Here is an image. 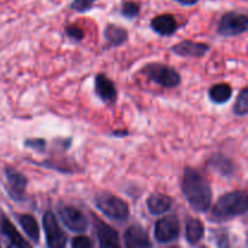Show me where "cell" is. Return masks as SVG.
Instances as JSON below:
<instances>
[{
    "label": "cell",
    "mask_w": 248,
    "mask_h": 248,
    "mask_svg": "<svg viewBox=\"0 0 248 248\" xmlns=\"http://www.w3.org/2000/svg\"><path fill=\"white\" fill-rule=\"evenodd\" d=\"M5 177L7 181V193L14 201H23L28 178L14 167H5Z\"/></svg>",
    "instance_id": "9c48e42d"
},
{
    "label": "cell",
    "mask_w": 248,
    "mask_h": 248,
    "mask_svg": "<svg viewBox=\"0 0 248 248\" xmlns=\"http://www.w3.org/2000/svg\"><path fill=\"white\" fill-rule=\"evenodd\" d=\"M65 36L73 43H81L85 38V31L77 24H69L64 28Z\"/></svg>",
    "instance_id": "d4e9b609"
},
{
    "label": "cell",
    "mask_w": 248,
    "mask_h": 248,
    "mask_svg": "<svg viewBox=\"0 0 248 248\" xmlns=\"http://www.w3.org/2000/svg\"><path fill=\"white\" fill-rule=\"evenodd\" d=\"M120 14L123 15V17H125L127 19L137 18L138 15L140 14V4H137L135 1H124L121 4Z\"/></svg>",
    "instance_id": "cb8c5ba5"
},
{
    "label": "cell",
    "mask_w": 248,
    "mask_h": 248,
    "mask_svg": "<svg viewBox=\"0 0 248 248\" xmlns=\"http://www.w3.org/2000/svg\"><path fill=\"white\" fill-rule=\"evenodd\" d=\"M128 135H130V132H128L127 130H114L113 132H111V136H114V137H119V138L126 137V136Z\"/></svg>",
    "instance_id": "f1b7e54d"
},
{
    "label": "cell",
    "mask_w": 248,
    "mask_h": 248,
    "mask_svg": "<svg viewBox=\"0 0 248 248\" xmlns=\"http://www.w3.org/2000/svg\"><path fill=\"white\" fill-rule=\"evenodd\" d=\"M94 93L106 104H114L118 99L115 84L103 73H99L94 78Z\"/></svg>",
    "instance_id": "7c38bea8"
},
{
    "label": "cell",
    "mask_w": 248,
    "mask_h": 248,
    "mask_svg": "<svg viewBox=\"0 0 248 248\" xmlns=\"http://www.w3.org/2000/svg\"><path fill=\"white\" fill-rule=\"evenodd\" d=\"M205 224L198 218H188L186 222V239L189 245L195 246L205 237Z\"/></svg>",
    "instance_id": "ffe728a7"
},
{
    "label": "cell",
    "mask_w": 248,
    "mask_h": 248,
    "mask_svg": "<svg viewBox=\"0 0 248 248\" xmlns=\"http://www.w3.org/2000/svg\"><path fill=\"white\" fill-rule=\"evenodd\" d=\"M140 73L149 81L155 82L165 89H174V87H178L182 82L181 74L174 68L164 64V63H147L140 69Z\"/></svg>",
    "instance_id": "277c9868"
},
{
    "label": "cell",
    "mask_w": 248,
    "mask_h": 248,
    "mask_svg": "<svg viewBox=\"0 0 248 248\" xmlns=\"http://www.w3.org/2000/svg\"><path fill=\"white\" fill-rule=\"evenodd\" d=\"M232 111L236 116L244 118L248 114V89L244 87L241 92L237 96L236 101H235L234 107H232Z\"/></svg>",
    "instance_id": "7402d4cb"
},
{
    "label": "cell",
    "mask_w": 248,
    "mask_h": 248,
    "mask_svg": "<svg viewBox=\"0 0 248 248\" xmlns=\"http://www.w3.org/2000/svg\"><path fill=\"white\" fill-rule=\"evenodd\" d=\"M0 228H1V232L5 236L7 237L10 242V246L12 247H18V248H29L31 247V245L29 242H27L26 240L22 237V235L19 234L18 230L15 228V225L10 222V219L5 216H2L1 223H0Z\"/></svg>",
    "instance_id": "d6986e66"
},
{
    "label": "cell",
    "mask_w": 248,
    "mask_h": 248,
    "mask_svg": "<svg viewBox=\"0 0 248 248\" xmlns=\"http://www.w3.org/2000/svg\"><path fill=\"white\" fill-rule=\"evenodd\" d=\"M173 206V199L162 193H153L147 199V208L150 215L162 216Z\"/></svg>",
    "instance_id": "2e32d148"
},
{
    "label": "cell",
    "mask_w": 248,
    "mask_h": 248,
    "mask_svg": "<svg viewBox=\"0 0 248 248\" xmlns=\"http://www.w3.org/2000/svg\"><path fill=\"white\" fill-rule=\"evenodd\" d=\"M72 247L73 248H91L93 246V242L91 241V239L84 235H80V236H75L72 240Z\"/></svg>",
    "instance_id": "83f0119b"
},
{
    "label": "cell",
    "mask_w": 248,
    "mask_h": 248,
    "mask_svg": "<svg viewBox=\"0 0 248 248\" xmlns=\"http://www.w3.org/2000/svg\"><path fill=\"white\" fill-rule=\"evenodd\" d=\"M43 225L45 230L46 246L48 248H64L68 244V236L61 228L55 213L47 211L43 216Z\"/></svg>",
    "instance_id": "ba28073f"
},
{
    "label": "cell",
    "mask_w": 248,
    "mask_h": 248,
    "mask_svg": "<svg viewBox=\"0 0 248 248\" xmlns=\"http://www.w3.org/2000/svg\"><path fill=\"white\" fill-rule=\"evenodd\" d=\"M232 97V87L227 82L215 84L208 90V98L215 104H225Z\"/></svg>",
    "instance_id": "44dd1931"
},
{
    "label": "cell",
    "mask_w": 248,
    "mask_h": 248,
    "mask_svg": "<svg viewBox=\"0 0 248 248\" xmlns=\"http://www.w3.org/2000/svg\"><path fill=\"white\" fill-rule=\"evenodd\" d=\"M247 29V15L237 11H229L220 17L217 26V33L224 38H232L246 33Z\"/></svg>",
    "instance_id": "5b68a950"
},
{
    "label": "cell",
    "mask_w": 248,
    "mask_h": 248,
    "mask_svg": "<svg viewBox=\"0 0 248 248\" xmlns=\"http://www.w3.org/2000/svg\"><path fill=\"white\" fill-rule=\"evenodd\" d=\"M182 193L195 212L206 213L212 205L213 193L207 179L193 167H186L182 178Z\"/></svg>",
    "instance_id": "6da1fadb"
},
{
    "label": "cell",
    "mask_w": 248,
    "mask_h": 248,
    "mask_svg": "<svg viewBox=\"0 0 248 248\" xmlns=\"http://www.w3.org/2000/svg\"><path fill=\"white\" fill-rule=\"evenodd\" d=\"M93 203L97 210L109 219L126 222L130 218V207L127 202L109 191H101L97 194L93 199Z\"/></svg>",
    "instance_id": "3957f363"
},
{
    "label": "cell",
    "mask_w": 248,
    "mask_h": 248,
    "mask_svg": "<svg viewBox=\"0 0 248 248\" xmlns=\"http://www.w3.org/2000/svg\"><path fill=\"white\" fill-rule=\"evenodd\" d=\"M93 224L94 230H96V236L98 240V245L102 248H113L120 247V234L118 230L114 229L107 223L102 222L101 219L93 216Z\"/></svg>",
    "instance_id": "30bf717a"
},
{
    "label": "cell",
    "mask_w": 248,
    "mask_h": 248,
    "mask_svg": "<svg viewBox=\"0 0 248 248\" xmlns=\"http://www.w3.org/2000/svg\"><path fill=\"white\" fill-rule=\"evenodd\" d=\"M57 213L64 227L69 229L70 232L82 234V232L89 230V218L79 208L70 205H60L57 208Z\"/></svg>",
    "instance_id": "8992f818"
},
{
    "label": "cell",
    "mask_w": 248,
    "mask_h": 248,
    "mask_svg": "<svg viewBox=\"0 0 248 248\" xmlns=\"http://www.w3.org/2000/svg\"><path fill=\"white\" fill-rule=\"evenodd\" d=\"M150 28L160 36H171L179 29V23L173 15L162 14L150 21Z\"/></svg>",
    "instance_id": "9a60e30c"
},
{
    "label": "cell",
    "mask_w": 248,
    "mask_h": 248,
    "mask_svg": "<svg viewBox=\"0 0 248 248\" xmlns=\"http://www.w3.org/2000/svg\"><path fill=\"white\" fill-rule=\"evenodd\" d=\"M94 2H96V0H73L70 2V9L80 12V14H84V12L90 11L93 7Z\"/></svg>",
    "instance_id": "484cf974"
},
{
    "label": "cell",
    "mask_w": 248,
    "mask_h": 248,
    "mask_svg": "<svg viewBox=\"0 0 248 248\" xmlns=\"http://www.w3.org/2000/svg\"><path fill=\"white\" fill-rule=\"evenodd\" d=\"M103 38L109 47H119L127 43L128 31L115 23H108L103 31Z\"/></svg>",
    "instance_id": "e0dca14e"
},
{
    "label": "cell",
    "mask_w": 248,
    "mask_h": 248,
    "mask_svg": "<svg viewBox=\"0 0 248 248\" xmlns=\"http://www.w3.org/2000/svg\"><path fill=\"white\" fill-rule=\"evenodd\" d=\"M181 234V224L176 215L166 216L155 223L154 237L157 244L169 245L177 241Z\"/></svg>",
    "instance_id": "52a82bcc"
},
{
    "label": "cell",
    "mask_w": 248,
    "mask_h": 248,
    "mask_svg": "<svg viewBox=\"0 0 248 248\" xmlns=\"http://www.w3.org/2000/svg\"><path fill=\"white\" fill-rule=\"evenodd\" d=\"M31 164L36 165L39 167H44V169H47V170H53V171H57L61 172V173H65V174H72L74 173V169L69 166H61L58 164V161H52V160H45L43 162H38V161H33V160H28Z\"/></svg>",
    "instance_id": "603a6c76"
},
{
    "label": "cell",
    "mask_w": 248,
    "mask_h": 248,
    "mask_svg": "<svg viewBox=\"0 0 248 248\" xmlns=\"http://www.w3.org/2000/svg\"><path fill=\"white\" fill-rule=\"evenodd\" d=\"M210 210V220L215 223L227 222L241 217L248 211L247 193L245 190H235L224 194Z\"/></svg>",
    "instance_id": "7a4b0ae2"
},
{
    "label": "cell",
    "mask_w": 248,
    "mask_h": 248,
    "mask_svg": "<svg viewBox=\"0 0 248 248\" xmlns=\"http://www.w3.org/2000/svg\"><path fill=\"white\" fill-rule=\"evenodd\" d=\"M174 1L183 5V6H194L195 4H198L199 0H174Z\"/></svg>",
    "instance_id": "f546056e"
},
{
    "label": "cell",
    "mask_w": 248,
    "mask_h": 248,
    "mask_svg": "<svg viewBox=\"0 0 248 248\" xmlns=\"http://www.w3.org/2000/svg\"><path fill=\"white\" fill-rule=\"evenodd\" d=\"M16 218L23 232H26L27 237L33 244L38 245L40 242V227H39L35 218L31 215H26V213H22V215L17 213Z\"/></svg>",
    "instance_id": "ac0fdd59"
},
{
    "label": "cell",
    "mask_w": 248,
    "mask_h": 248,
    "mask_svg": "<svg viewBox=\"0 0 248 248\" xmlns=\"http://www.w3.org/2000/svg\"><path fill=\"white\" fill-rule=\"evenodd\" d=\"M124 245L127 248L153 247L149 235L144 228L140 224H132L126 229L124 234Z\"/></svg>",
    "instance_id": "4fadbf2b"
},
{
    "label": "cell",
    "mask_w": 248,
    "mask_h": 248,
    "mask_svg": "<svg viewBox=\"0 0 248 248\" xmlns=\"http://www.w3.org/2000/svg\"><path fill=\"white\" fill-rule=\"evenodd\" d=\"M211 50V46L206 43H198L193 40H183L170 48L172 53L179 57L201 58L205 57Z\"/></svg>",
    "instance_id": "8fae6325"
},
{
    "label": "cell",
    "mask_w": 248,
    "mask_h": 248,
    "mask_svg": "<svg viewBox=\"0 0 248 248\" xmlns=\"http://www.w3.org/2000/svg\"><path fill=\"white\" fill-rule=\"evenodd\" d=\"M23 144L24 147L29 148V149H33L39 153H44L47 143H46V140H44V138H28V140H24Z\"/></svg>",
    "instance_id": "4316f807"
},
{
    "label": "cell",
    "mask_w": 248,
    "mask_h": 248,
    "mask_svg": "<svg viewBox=\"0 0 248 248\" xmlns=\"http://www.w3.org/2000/svg\"><path fill=\"white\" fill-rule=\"evenodd\" d=\"M207 166L224 178H232L236 173L235 162L223 153H213L207 160Z\"/></svg>",
    "instance_id": "5bb4252c"
}]
</instances>
